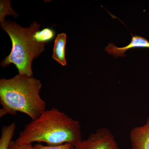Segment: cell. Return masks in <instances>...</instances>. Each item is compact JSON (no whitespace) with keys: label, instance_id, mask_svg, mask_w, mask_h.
<instances>
[{"label":"cell","instance_id":"obj_7","mask_svg":"<svg viewBox=\"0 0 149 149\" xmlns=\"http://www.w3.org/2000/svg\"><path fill=\"white\" fill-rule=\"evenodd\" d=\"M66 38L65 33L58 34L56 37L54 44L53 58L63 66L67 64L65 54Z\"/></svg>","mask_w":149,"mask_h":149},{"label":"cell","instance_id":"obj_10","mask_svg":"<svg viewBox=\"0 0 149 149\" xmlns=\"http://www.w3.org/2000/svg\"><path fill=\"white\" fill-rule=\"evenodd\" d=\"M11 2L7 0L0 1V22L2 23L5 21V17L7 15H12L16 17L18 15L15 13L11 7Z\"/></svg>","mask_w":149,"mask_h":149},{"label":"cell","instance_id":"obj_2","mask_svg":"<svg viewBox=\"0 0 149 149\" xmlns=\"http://www.w3.org/2000/svg\"><path fill=\"white\" fill-rule=\"evenodd\" d=\"M42 87L40 80L25 74L1 79L0 117L19 112L36 119L46 110V102L40 95Z\"/></svg>","mask_w":149,"mask_h":149},{"label":"cell","instance_id":"obj_6","mask_svg":"<svg viewBox=\"0 0 149 149\" xmlns=\"http://www.w3.org/2000/svg\"><path fill=\"white\" fill-rule=\"evenodd\" d=\"M131 42L128 45L123 47H117L114 44L109 43L108 46L105 49V51L115 58L118 56H125V53L129 49L135 48H149V41L146 38L139 35H132Z\"/></svg>","mask_w":149,"mask_h":149},{"label":"cell","instance_id":"obj_3","mask_svg":"<svg viewBox=\"0 0 149 149\" xmlns=\"http://www.w3.org/2000/svg\"><path fill=\"white\" fill-rule=\"evenodd\" d=\"M1 25L12 42L10 53L1 63V66L13 63L18 69L19 74L32 76V61L44 51L45 45L37 42L33 37L35 32L40 30V24L34 22L30 27L24 28L14 22L5 21Z\"/></svg>","mask_w":149,"mask_h":149},{"label":"cell","instance_id":"obj_5","mask_svg":"<svg viewBox=\"0 0 149 149\" xmlns=\"http://www.w3.org/2000/svg\"><path fill=\"white\" fill-rule=\"evenodd\" d=\"M130 139L132 149H149V118L145 125L131 130Z\"/></svg>","mask_w":149,"mask_h":149},{"label":"cell","instance_id":"obj_4","mask_svg":"<svg viewBox=\"0 0 149 149\" xmlns=\"http://www.w3.org/2000/svg\"><path fill=\"white\" fill-rule=\"evenodd\" d=\"M74 149H119L114 136L108 129L100 128L74 146Z\"/></svg>","mask_w":149,"mask_h":149},{"label":"cell","instance_id":"obj_11","mask_svg":"<svg viewBox=\"0 0 149 149\" xmlns=\"http://www.w3.org/2000/svg\"><path fill=\"white\" fill-rule=\"evenodd\" d=\"M34 149H74V146L72 144L65 143L58 146H44L37 144L33 146Z\"/></svg>","mask_w":149,"mask_h":149},{"label":"cell","instance_id":"obj_1","mask_svg":"<svg viewBox=\"0 0 149 149\" xmlns=\"http://www.w3.org/2000/svg\"><path fill=\"white\" fill-rule=\"evenodd\" d=\"M81 125L64 112L53 108L27 123L16 141L32 143L44 142L49 146L77 145L82 141Z\"/></svg>","mask_w":149,"mask_h":149},{"label":"cell","instance_id":"obj_12","mask_svg":"<svg viewBox=\"0 0 149 149\" xmlns=\"http://www.w3.org/2000/svg\"><path fill=\"white\" fill-rule=\"evenodd\" d=\"M8 149H34L32 143H21L17 141H12Z\"/></svg>","mask_w":149,"mask_h":149},{"label":"cell","instance_id":"obj_8","mask_svg":"<svg viewBox=\"0 0 149 149\" xmlns=\"http://www.w3.org/2000/svg\"><path fill=\"white\" fill-rule=\"evenodd\" d=\"M16 123H12L8 125H4L2 128L0 139V149H8L16 129Z\"/></svg>","mask_w":149,"mask_h":149},{"label":"cell","instance_id":"obj_9","mask_svg":"<svg viewBox=\"0 0 149 149\" xmlns=\"http://www.w3.org/2000/svg\"><path fill=\"white\" fill-rule=\"evenodd\" d=\"M55 36V32L53 29L45 28L41 31L38 30L35 32L33 37L37 42L46 44L53 40Z\"/></svg>","mask_w":149,"mask_h":149}]
</instances>
